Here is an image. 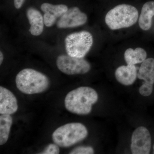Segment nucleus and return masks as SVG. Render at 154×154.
Instances as JSON below:
<instances>
[{
	"label": "nucleus",
	"mask_w": 154,
	"mask_h": 154,
	"mask_svg": "<svg viewBox=\"0 0 154 154\" xmlns=\"http://www.w3.org/2000/svg\"><path fill=\"white\" fill-rule=\"evenodd\" d=\"M98 100V95L95 90L90 87H82L69 92L65 99L64 104L71 113L88 115Z\"/></svg>",
	"instance_id": "obj_1"
},
{
	"label": "nucleus",
	"mask_w": 154,
	"mask_h": 154,
	"mask_svg": "<svg viewBox=\"0 0 154 154\" xmlns=\"http://www.w3.org/2000/svg\"><path fill=\"white\" fill-rule=\"evenodd\" d=\"M139 18L136 7L128 4L116 5L107 12L105 22L110 30H118L130 28L134 25Z\"/></svg>",
	"instance_id": "obj_2"
},
{
	"label": "nucleus",
	"mask_w": 154,
	"mask_h": 154,
	"mask_svg": "<svg viewBox=\"0 0 154 154\" xmlns=\"http://www.w3.org/2000/svg\"><path fill=\"white\" fill-rule=\"evenodd\" d=\"M16 84L17 88L23 94H40L46 91L50 85L49 79L45 75L36 70L25 69L17 75Z\"/></svg>",
	"instance_id": "obj_3"
},
{
	"label": "nucleus",
	"mask_w": 154,
	"mask_h": 154,
	"mask_svg": "<svg viewBox=\"0 0 154 154\" xmlns=\"http://www.w3.org/2000/svg\"><path fill=\"white\" fill-rule=\"evenodd\" d=\"M88 135V129L84 125L72 122L56 130L53 133L52 140L59 146L69 147L85 139Z\"/></svg>",
	"instance_id": "obj_4"
},
{
	"label": "nucleus",
	"mask_w": 154,
	"mask_h": 154,
	"mask_svg": "<svg viewBox=\"0 0 154 154\" xmlns=\"http://www.w3.org/2000/svg\"><path fill=\"white\" fill-rule=\"evenodd\" d=\"M94 44V38L86 30L69 34L65 39V46L68 55L73 57L84 58L91 50Z\"/></svg>",
	"instance_id": "obj_5"
},
{
	"label": "nucleus",
	"mask_w": 154,
	"mask_h": 154,
	"mask_svg": "<svg viewBox=\"0 0 154 154\" xmlns=\"http://www.w3.org/2000/svg\"><path fill=\"white\" fill-rule=\"evenodd\" d=\"M56 65L61 72L68 75L85 74L91 69V64L84 58L73 57L68 54L59 56Z\"/></svg>",
	"instance_id": "obj_6"
},
{
	"label": "nucleus",
	"mask_w": 154,
	"mask_h": 154,
	"mask_svg": "<svg viewBox=\"0 0 154 154\" xmlns=\"http://www.w3.org/2000/svg\"><path fill=\"white\" fill-rule=\"evenodd\" d=\"M88 17L79 7L74 6L69 8L59 18L57 22V27L61 29L76 28L85 25Z\"/></svg>",
	"instance_id": "obj_7"
},
{
	"label": "nucleus",
	"mask_w": 154,
	"mask_h": 154,
	"mask_svg": "<svg viewBox=\"0 0 154 154\" xmlns=\"http://www.w3.org/2000/svg\"><path fill=\"white\" fill-rule=\"evenodd\" d=\"M151 147V137L148 130L140 126L133 133L131 146L133 154H148Z\"/></svg>",
	"instance_id": "obj_8"
},
{
	"label": "nucleus",
	"mask_w": 154,
	"mask_h": 154,
	"mask_svg": "<svg viewBox=\"0 0 154 154\" xmlns=\"http://www.w3.org/2000/svg\"><path fill=\"white\" fill-rule=\"evenodd\" d=\"M41 11L44 13L45 25L47 27H51L54 25L57 19L60 18L69 8L65 4H53L44 2L40 6Z\"/></svg>",
	"instance_id": "obj_9"
},
{
	"label": "nucleus",
	"mask_w": 154,
	"mask_h": 154,
	"mask_svg": "<svg viewBox=\"0 0 154 154\" xmlns=\"http://www.w3.org/2000/svg\"><path fill=\"white\" fill-rule=\"evenodd\" d=\"M18 109L17 98L8 89L0 87V114H14Z\"/></svg>",
	"instance_id": "obj_10"
},
{
	"label": "nucleus",
	"mask_w": 154,
	"mask_h": 154,
	"mask_svg": "<svg viewBox=\"0 0 154 154\" xmlns=\"http://www.w3.org/2000/svg\"><path fill=\"white\" fill-rule=\"evenodd\" d=\"M26 16L30 25L29 32L33 36L41 35L44 30V18L40 11L37 9L30 7L26 11Z\"/></svg>",
	"instance_id": "obj_11"
},
{
	"label": "nucleus",
	"mask_w": 154,
	"mask_h": 154,
	"mask_svg": "<svg viewBox=\"0 0 154 154\" xmlns=\"http://www.w3.org/2000/svg\"><path fill=\"white\" fill-rule=\"evenodd\" d=\"M115 76L120 84L125 86L132 85L137 77L136 67L133 65L121 66L116 70Z\"/></svg>",
	"instance_id": "obj_12"
},
{
	"label": "nucleus",
	"mask_w": 154,
	"mask_h": 154,
	"mask_svg": "<svg viewBox=\"0 0 154 154\" xmlns=\"http://www.w3.org/2000/svg\"><path fill=\"white\" fill-rule=\"evenodd\" d=\"M137 77L144 81L142 85L153 90L154 84V58L146 59L141 65Z\"/></svg>",
	"instance_id": "obj_13"
},
{
	"label": "nucleus",
	"mask_w": 154,
	"mask_h": 154,
	"mask_svg": "<svg viewBox=\"0 0 154 154\" xmlns=\"http://www.w3.org/2000/svg\"><path fill=\"white\" fill-rule=\"evenodd\" d=\"M154 16V1H149L144 4L138 18L140 28L147 31L151 28L152 19Z\"/></svg>",
	"instance_id": "obj_14"
},
{
	"label": "nucleus",
	"mask_w": 154,
	"mask_h": 154,
	"mask_svg": "<svg viewBox=\"0 0 154 154\" xmlns=\"http://www.w3.org/2000/svg\"><path fill=\"white\" fill-rule=\"evenodd\" d=\"M147 55L145 50L140 47L134 49L128 48L124 54L125 60L127 64L133 65L142 63L146 59Z\"/></svg>",
	"instance_id": "obj_15"
},
{
	"label": "nucleus",
	"mask_w": 154,
	"mask_h": 154,
	"mask_svg": "<svg viewBox=\"0 0 154 154\" xmlns=\"http://www.w3.org/2000/svg\"><path fill=\"white\" fill-rule=\"evenodd\" d=\"M13 124V118L9 114L0 116V145H3L8 139L11 127Z\"/></svg>",
	"instance_id": "obj_16"
},
{
	"label": "nucleus",
	"mask_w": 154,
	"mask_h": 154,
	"mask_svg": "<svg viewBox=\"0 0 154 154\" xmlns=\"http://www.w3.org/2000/svg\"><path fill=\"white\" fill-rule=\"evenodd\" d=\"M94 153V149L91 147H78L70 152V154H92Z\"/></svg>",
	"instance_id": "obj_17"
},
{
	"label": "nucleus",
	"mask_w": 154,
	"mask_h": 154,
	"mask_svg": "<svg viewBox=\"0 0 154 154\" xmlns=\"http://www.w3.org/2000/svg\"><path fill=\"white\" fill-rule=\"evenodd\" d=\"M60 149L56 144H50L45 147L43 151L39 154H58Z\"/></svg>",
	"instance_id": "obj_18"
},
{
	"label": "nucleus",
	"mask_w": 154,
	"mask_h": 154,
	"mask_svg": "<svg viewBox=\"0 0 154 154\" xmlns=\"http://www.w3.org/2000/svg\"><path fill=\"white\" fill-rule=\"evenodd\" d=\"M26 0H14V7L15 8L19 10L22 8Z\"/></svg>",
	"instance_id": "obj_19"
},
{
	"label": "nucleus",
	"mask_w": 154,
	"mask_h": 154,
	"mask_svg": "<svg viewBox=\"0 0 154 154\" xmlns=\"http://www.w3.org/2000/svg\"><path fill=\"white\" fill-rule=\"evenodd\" d=\"M4 56L2 52L1 51L0 52V64L2 65L4 60Z\"/></svg>",
	"instance_id": "obj_20"
},
{
	"label": "nucleus",
	"mask_w": 154,
	"mask_h": 154,
	"mask_svg": "<svg viewBox=\"0 0 154 154\" xmlns=\"http://www.w3.org/2000/svg\"></svg>",
	"instance_id": "obj_21"
}]
</instances>
